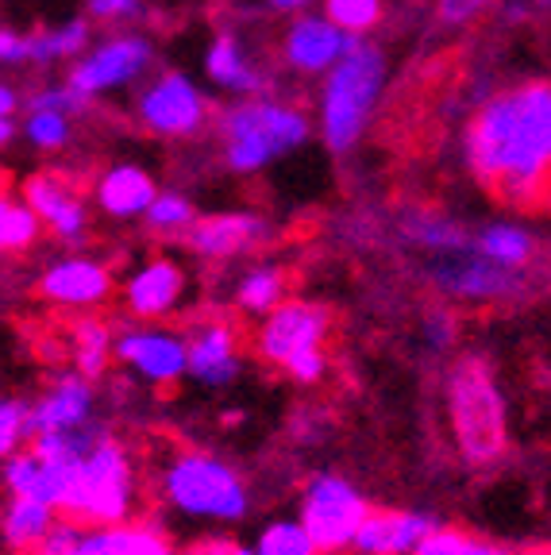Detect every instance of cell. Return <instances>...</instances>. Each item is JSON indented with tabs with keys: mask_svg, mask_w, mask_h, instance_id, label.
Masks as SVG:
<instances>
[{
	"mask_svg": "<svg viewBox=\"0 0 551 555\" xmlns=\"http://www.w3.org/2000/svg\"><path fill=\"white\" fill-rule=\"evenodd\" d=\"M463 158L483 185L509 205H536L551 193V81L490 93L474 108Z\"/></svg>",
	"mask_w": 551,
	"mask_h": 555,
	"instance_id": "6da1fadb",
	"label": "cell"
},
{
	"mask_svg": "<svg viewBox=\"0 0 551 555\" xmlns=\"http://www.w3.org/2000/svg\"><path fill=\"white\" fill-rule=\"evenodd\" d=\"M448 421L456 448L471 467H494L509 451V398L486 356H459L448 371Z\"/></svg>",
	"mask_w": 551,
	"mask_h": 555,
	"instance_id": "7a4b0ae2",
	"label": "cell"
},
{
	"mask_svg": "<svg viewBox=\"0 0 551 555\" xmlns=\"http://www.w3.org/2000/svg\"><path fill=\"white\" fill-rule=\"evenodd\" d=\"M386 78H389L386 54H382V47L367 43V39H359L324 74L317 124H320V135H324V147L332 155L355 151V143L362 139L367 124H371L374 108H379L382 93H386Z\"/></svg>",
	"mask_w": 551,
	"mask_h": 555,
	"instance_id": "3957f363",
	"label": "cell"
},
{
	"mask_svg": "<svg viewBox=\"0 0 551 555\" xmlns=\"http://www.w3.org/2000/svg\"><path fill=\"white\" fill-rule=\"evenodd\" d=\"M312 135L309 116L290 101L274 96H243L220 113V139H225V163L235 173H259L274 158L290 155Z\"/></svg>",
	"mask_w": 551,
	"mask_h": 555,
	"instance_id": "277c9868",
	"label": "cell"
},
{
	"mask_svg": "<svg viewBox=\"0 0 551 555\" xmlns=\"http://www.w3.org/2000/svg\"><path fill=\"white\" fill-rule=\"evenodd\" d=\"M131 502H136V467L120 440L104 433L93 448L86 451L66 482L62 509L78 525H120L128 520Z\"/></svg>",
	"mask_w": 551,
	"mask_h": 555,
	"instance_id": "5b68a950",
	"label": "cell"
},
{
	"mask_svg": "<svg viewBox=\"0 0 551 555\" xmlns=\"http://www.w3.org/2000/svg\"><path fill=\"white\" fill-rule=\"evenodd\" d=\"M163 498L185 517L197 520H243L251 498L247 482L228 460L213 451H181L163 467Z\"/></svg>",
	"mask_w": 551,
	"mask_h": 555,
	"instance_id": "8992f818",
	"label": "cell"
},
{
	"mask_svg": "<svg viewBox=\"0 0 551 555\" xmlns=\"http://www.w3.org/2000/svg\"><path fill=\"white\" fill-rule=\"evenodd\" d=\"M367 517H371V502L359 486L347 482L344 475H317L305 486L297 520L305 525L320 555H339L351 552Z\"/></svg>",
	"mask_w": 551,
	"mask_h": 555,
	"instance_id": "52a82bcc",
	"label": "cell"
},
{
	"mask_svg": "<svg viewBox=\"0 0 551 555\" xmlns=\"http://www.w3.org/2000/svg\"><path fill=\"white\" fill-rule=\"evenodd\" d=\"M428 282L448 297V301L463 305H509L525 294V270H509L501 262H490L474 247H459V251L432 255L424 267Z\"/></svg>",
	"mask_w": 551,
	"mask_h": 555,
	"instance_id": "ba28073f",
	"label": "cell"
},
{
	"mask_svg": "<svg viewBox=\"0 0 551 555\" xmlns=\"http://www.w3.org/2000/svg\"><path fill=\"white\" fill-rule=\"evenodd\" d=\"M139 120L166 139L197 135L208 120V101L190 74L166 69L139 93Z\"/></svg>",
	"mask_w": 551,
	"mask_h": 555,
	"instance_id": "9c48e42d",
	"label": "cell"
},
{
	"mask_svg": "<svg viewBox=\"0 0 551 555\" xmlns=\"http://www.w3.org/2000/svg\"><path fill=\"white\" fill-rule=\"evenodd\" d=\"M151 43H146L139 31H124L104 39V43L89 47L86 54L78 59V66L69 69V86L78 89L86 101L101 93H113V89H124L151 66Z\"/></svg>",
	"mask_w": 551,
	"mask_h": 555,
	"instance_id": "30bf717a",
	"label": "cell"
},
{
	"mask_svg": "<svg viewBox=\"0 0 551 555\" xmlns=\"http://www.w3.org/2000/svg\"><path fill=\"white\" fill-rule=\"evenodd\" d=\"M355 43H359V35L332 24L324 12H297L282 35V62L305 78L328 74Z\"/></svg>",
	"mask_w": 551,
	"mask_h": 555,
	"instance_id": "8fae6325",
	"label": "cell"
},
{
	"mask_svg": "<svg viewBox=\"0 0 551 555\" xmlns=\"http://www.w3.org/2000/svg\"><path fill=\"white\" fill-rule=\"evenodd\" d=\"M328 328H332V317H328L324 305L312 301H290L285 297L282 305L267 312V321L259 328V351L270 363H290L293 356L302 351H312L328 339Z\"/></svg>",
	"mask_w": 551,
	"mask_h": 555,
	"instance_id": "7c38bea8",
	"label": "cell"
},
{
	"mask_svg": "<svg viewBox=\"0 0 551 555\" xmlns=\"http://www.w3.org/2000/svg\"><path fill=\"white\" fill-rule=\"evenodd\" d=\"M116 359L139 374L151 386H166L178 382L181 374H190V347L185 336L166 328H128L116 336Z\"/></svg>",
	"mask_w": 551,
	"mask_h": 555,
	"instance_id": "4fadbf2b",
	"label": "cell"
},
{
	"mask_svg": "<svg viewBox=\"0 0 551 555\" xmlns=\"http://www.w3.org/2000/svg\"><path fill=\"white\" fill-rule=\"evenodd\" d=\"M185 247L201 259H235L270 240V220L259 212H213V217H197L185 228Z\"/></svg>",
	"mask_w": 551,
	"mask_h": 555,
	"instance_id": "5bb4252c",
	"label": "cell"
},
{
	"mask_svg": "<svg viewBox=\"0 0 551 555\" xmlns=\"http://www.w3.org/2000/svg\"><path fill=\"white\" fill-rule=\"evenodd\" d=\"M39 294L62 309H97L113 294V270L89 255H66L43 270Z\"/></svg>",
	"mask_w": 551,
	"mask_h": 555,
	"instance_id": "9a60e30c",
	"label": "cell"
},
{
	"mask_svg": "<svg viewBox=\"0 0 551 555\" xmlns=\"http://www.w3.org/2000/svg\"><path fill=\"white\" fill-rule=\"evenodd\" d=\"M439 529L432 513L417 509H371L355 537V555H417L421 544Z\"/></svg>",
	"mask_w": 551,
	"mask_h": 555,
	"instance_id": "2e32d148",
	"label": "cell"
},
{
	"mask_svg": "<svg viewBox=\"0 0 551 555\" xmlns=\"http://www.w3.org/2000/svg\"><path fill=\"white\" fill-rule=\"evenodd\" d=\"M24 201L35 208V217L43 220V228L51 235H59L62 243L78 247L89 232V208L78 193L69 190L66 178L59 173H31L24 182Z\"/></svg>",
	"mask_w": 551,
	"mask_h": 555,
	"instance_id": "e0dca14e",
	"label": "cell"
},
{
	"mask_svg": "<svg viewBox=\"0 0 551 555\" xmlns=\"http://www.w3.org/2000/svg\"><path fill=\"white\" fill-rule=\"evenodd\" d=\"M181 297H185V270L166 255L146 259L124 282V305L139 321H163L178 309Z\"/></svg>",
	"mask_w": 551,
	"mask_h": 555,
	"instance_id": "ac0fdd59",
	"label": "cell"
},
{
	"mask_svg": "<svg viewBox=\"0 0 551 555\" xmlns=\"http://www.w3.org/2000/svg\"><path fill=\"white\" fill-rule=\"evenodd\" d=\"M97 421V393L93 378L86 374H62L39 401H31V428L35 433H66Z\"/></svg>",
	"mask_w": 551,
	"mask_h": 555,
	"instance_id": "d6986e66",
	"label": "cell"
},
{
	"mask_svg": "<svg viewBox=\"0 0 551 555\" xmlns=\"http://www.w3.org/2000/svg\"><path fill=\"white\" fill-rule=\"evenodd\" d=\"M240 339L225 321H205L185 336L190 347V374L201 386H228L240 374Z\"/></svg>",
	"mask_w": 551,
	"mask_h": 555,
	"instance_id": "ffe728a7",
	"label": "cell"
},
{
	"mask_svg": "<svg viewBox=\"0 0 551 555\" xmlns=\"http://www.w3.org/2000/svg\"><path fill=\"white\" fill-rule=\"evenodd\" d=\"M158 197L155 178L136 163H116L93 182V201L104 217L113 220H143L151 201Z\"/></svg>",
	"mask_w": 551,
	"mask_h": 555,
	"instance_id": "44dd1931",
	"label": "cell"
},
{
	"mask_svg": "<svg viewBox=\"0 0 551 555\" xmlns=\"http://www.w3.org/2000/svg\"><path fill=\"white\" fill-rule=\"evenodd\" d=\"M74 470L62 467V463L47 460L43 451H16L4 460V486L12 490V498H35V502H47L54 509H62V498H66V482Z\"/></svg>",
	"mask_w": 551,
	"mask_h": 555,
	"instance_id": "7402d4cb",
	"label": "cell"
},
{
	"mask_svg": "<svg viewBox=\"0 0 551 555\" xmlns=\"http://www.w3.org/2000/svg\"><path fill=\"white\" fill-rule=\"evenodd\" d=\"M205 74H208V81H213L216 89H225V93H235V96L267 93V74L251 62V54L243 51L235 31H220L213 43H208Z\"/></svg>",
	"mask_w": 551,
	"mask_h": 555,
	"instance_id": "603a6c76",
	"label": "cell"
},
{
	"mask_svg": "<svg viewBox=\"0 0 551 555\" xmlns=\"http://www.w3.org/2000/svg\"><path fill=\"white\" fill-rule=\"evenodd\" d=\"M74 555H178V547L151 525H93L81 532Z\"/></svg>",
	"mask_w": 551,
	"mask_h": 555,
	"instance_id": "cb8c5ba5",
	"label": "cell"
},
{
	"mask_svg": "<svg viewBox=\"0 0 551 555\" xmlns=\"http://www.w3.org/2000/svg\"><path fill=\"white\" fill-rule=\"evenodd\" d=\"M471 247L478 255H486L490 262H501L509 270H528V262L536 259V240L528 228L521 224H483L478 232L471 235Z\"/></svg>",
	"mask_w": 551,
	"mask_h": 555,
	"instance_id": "d4e9b609",
	"label": "cell"
},
{
	"mask_svg": "<svg viewBox=\"0 0 551 555\" xmlns=\"http://www.w3.org/2000/svg\"><path fill=\"white\" fill-rule=\"evenodd\" d=\"M401 235L413 243L417 251L444 255L459 251V247H471V232H466L459 220L444 217V212H428V208H417L401 220Z\"/></svg>",
	"mask_w": 551,
	"mask_h": 555,
	"instance_id": "484cf974",
	"label": "cell"
},
{
	"mask_svg": "<svg viewBox=\"0 0 551 555\" xmlns=\"http://www.w3.org/2000/svg\"><path fill=\"white\" fill-rule=\"evenodd\" d=\"M54 513H59L54 505L35 502V498H12L9 509H4V520H0V537L16 552H27L51 532Z\"/></svg>",
	"mask_w": 551,
	"mask_h": 555,
	"instance_id": "4316f807",
	"label": "cell"
},
{
	"mask_svg": "<svg viewBox=\"0 0 551 555\" xmlns=\"http://www.w3.org/2000/svg\"><path fill=\"white\" fill-rule=\"evenodd\" d=\"M113 359H116V332L104 321H97V317L78 321V328H74V366H78V374L97 382L108 371Z\"/></svg>",
	"mask_w": 551,
	"mask_h": 555,
	"instance_id": "83f0119b",
	"label": "cell"
},
{
	"mask_svg": "<svg viewBox=\"0 0 551 555\" xmlns=\"http://www.w3.org/2000/svg\"><path fill=\"white\" fill-rule=\"evenodd\" d=\"M89 51V20H66L59 27L31 35V62L35 66H51V62L81 59Z\"/></svg>",
	"mask_w": 551,
	"mask_h": 555,
	"instance_id": "f1b7e54d",
	"label": "cell"
},
{
	"mask_svg": "<svg viewBox=\"0 0 551 555\" xmlns=\"http://www.w3.org/2000/svg\"><path fill=\"white\" fill-rule=\"evenodd\" d=\"M235 301L243 312L267 317L274 305L285 301V274L278 267H251L235 286Z\"/></svg>",
	"mask_w": 551,
	"mask_h": 555,
	"instance_id": "f546056e",
	"label": "cell"
},
{
	"mask_svg": "<svg viewBox=\"0 0 551 555\" xmlns=\"http://www.w3.org/2000/svg\"><path fill=\"white\" fill-rule=\"evenodd\" d=\"M39 232H43V220L35 217V208L27 201H12L9 193H0V255L31 247Z\"/></svg>",
	"mask_w": 551,
	"mask_h": 555,
	"instance_id": "4dcf8cb0",
	"label": "cell"
},
{
	"mask_svg": "<svg viewBox=\"0 0 551 555\" xmlns=\"http://www.w3.org/2000/svg\"><path fill=\"white\" fill-rule=\"evenodd\" d=\"M417 555H517V552H509L505 544H498V540H490V537H478V532H471V529L439 525V529L424 540Z\"/></svg>",
	"mask_w": 551,
	"mask_h": 555,
	"instance_id": "1f68e13d",
	"label": "cell"
},
{
	"mask_svg": "<svg viewBox=\"0 0 551 555\" xmlns=\"http://www.w3.org/2000/svg\"><path fill=\"white\" fill-rule=\"evenodd\" d=\"M143 220H146V228L158 235H185V228L197 220V212H193L190 197H181V193H174V190H158V197L151 201Z\"/></svg>",
	"mask_w": 551,
	"mask_h": 555,
	"instance_id": "d6a6232c",
	"label": "cell"
},
{
	"mask_svg": "<svg viewBox=\"0 0 551 555\" xmlns=\"http://www.w3.org/2000/svg\"><path fill=\"white\" fill-rule=\"evenodd\" d=\"M320 12H324L332 24H339L351 35H367L382 24V12H386V0H320Z\"/></svg>",
	"mask_w": 551,
	"mask_h": 555,
	"instance_id": "836d02e7",
	"label": "cell"
},
{
	"mask_svg": "<svg viewBox=\"0 0 551 555\" xmlns=\"http://www.w3.org/2000/svg\"><path fill=\"white\" fill-rule=\"evenodd\" d=\"M255 555H320L302 520H274L255 540Z\"/></svg>",
	"mask_w": 551,
	"mask_h": 555,
	"instance_id": "e575fe53",
	"label": "cell"
},
{
	"mask_svg": "<svg viewBox=\"0 0 551 555\" xmlns=\"http://www.w3.org/2000/svg\"><path fill=\"white\" fill-rule=\"evenodd\" d=\"M27 135V143H31L35 151H59L69 143V116L66 113H47V108H35V113H27L24 128H20Z\"/></svg>",
	"mask_w": 551,
	"mask_h": 555,
	"instance_id": "d590c367",
	"label": "cell"
},
{
	"mask_svg": "<svg viewBox=\"0 0 551 555\" xmlns=\"http://www.w3.org/2000/svg\"><path fill=\"white\" fill-rule=\"evenodd\" d=\"M35 436L31 428V405L16 398H0V460L16 455L20 443Z\"/></svg>",
	"mask_w": 551,
	"mask_h": 555,
	"instance_id": "8d00e7d4",
	"label": "cell"
},
{
	"mask_svg": "<svg viewBox=\"0 0 551 555\" xmlns=\"http://www.w3.org/2000/svg\"><path fill=\"white\" fill-rule=\"evenodd\" d=\"M86 96L78 93V89L69 86V81H62V86H43L35 89L31 96H27V113H35V108H47V113H66V116H78L81 108H86Z\"/></svg>",
	"mask_w": 551,
	"mask_h": 555,
	"instance_id": "74e56055",
	"label": "cell"
},
{
	"mask_svg": "<svg viewBox=\"0 0 551 555\" xmlns=\"http://www.w3.org/2000/svg\"><path fill=\"white\" fill-rule=\"evenodd\" d=\"M78 540H81V525L74 517H66V520H54L51 532H47V537L39 540L31 552L35 555H74Z\"/></svg>",
	"mask_w": 551,
	"mask_h": 555,
	"instance_id": "f35d334b",
	"label": "cell"
},
{
	"mask_svg": "<svg viewBox=\"0 0 551 555\" xmlns=\"http://www.w3.org/2000/svg\"><path fill=\"white\" fill-rule=\"evenodd\" d=\"M424 339H428L432 351H448V347L459 344V321L456 312L448 309H432L424 317Z\"/></svg>",
	"mask_w": 551,
	"mask_h": 555,
	"instance_id": "ab89813d",
	"label": "cell"
},
{
	"mask_svg": "<svg viewBox=\"0 0 551 555\" xmlns=\"http://www.w3.org/2000/svg\"><path fill=\"white\" fill-rule=\"evenodd\" d=\"M490 4L494 0H436V16H439V24L463 27V24H471V20L483 16Z\"/></svg>",
	"mask_w": 551,
	"mask_h": 555,
	"instance_id": "60d3db41",
	"label": "cell"
},
{
	"mask_svg": "<svg viewBox=\"0 0 551 555\" xmlns=\"http://www.w3.org/2000/svg\"><path fill=\"white\" fill-rule=\"evenodd\" d=\"M293 382H320L328 371V359H324V347H312V351H302V356H293L285 363Z\"/></svg>",
	"mask_w": 551,
	"mask_h": 555,
	"instance_id": "b9f144b4",
	"label": "cell"
},
{
	"mask_svg": "<svg viewBox=\"0 0 551 555\" xmlns=\"http://www.w3.org/2000/svg\"><path fill=\"white\" fill-rule=\"evenodd\" d=\"M31 62V35L0 27V66H24Z\"/></svg>",
	"mask_w": 551,
	"mask_h": 555,
	"instance_id": "7bdbcfd3",
	"label": "cell"
},
{
	"mask_svg": "<svg viewBox=\"0 0 551 555\" xmlns=\"http://www.w3.org/2000/svg\"><path fill=\"white\" fill-rule=\"evenodd\" d=\"M89 4V16L101 20V24H120V20L139 16L143 9V0H86Z\"/></svg>",
	"mask_w": 551,
	"mask_h": 555,
	"instance_id": "ee69618b",
	"label": "cell"
},
{
	"mask_svg": "<svg viewBox=\"0 0 551 555\" xmlns=\"http://www.w3.org/2000/svg\"><path fill=\"white\" fill-rule=\"evenodd\" d=\"M185 555H255V547L232 544V540H205V544H197Z\"/></svg>",
	"mask_w": 551,
	"mask_h": 555,
	"instance_id": "f6af8a7d",
	"label": "cell"
},
{
	"mask_svg": "<svg viewBox=\"0 0 551 555\" xmlns=\"http://www.w3.org/2000/svg\"><path fill=\"white\" fill-rule=\"evenodd\" d=\"M20 104H24V96H20L9 81H0V116H12V120H16Z\"/></svg>",
	"mask_w": 551,
	"mask_h": 555,
	"instance_id": "bcb514c9",
	"label": "cell"
},
{
	"mask_svg": "<svg viewBox=\"0 0 551 555\" xmlns=\"http://www.w3.org/2000/svg\"><path fill=\"white\" fill-rule=\"evenodd\" d=\"M312 4H320V0H267L270 12H290V16H297V12H309Z\"/></svg>",
	"mask_w": 551,
	"mask_h": 555,
	"instance_id": "7dc6e473",
	"label": "cell"
},
{
	"mask_svg": "<svg viewBox=\"0 0 551 555\" xmlns=\"http://www.w3.org/2000/svg\"><path fill=\"white\" fill-rule=\"evenodd\" d=\"M16 120H12V116H0V151H4V147H9V143H12V139H16Z\"/></svg>",
	"mask_w": 551,
	"mask_h": 555,
	"instance_id": "c3c4849f",
	"label": "cell"
},
{
	"mask_svg": "<svg viewBox=\"0 0 551 555\" xmlns=\"http://www.w3.org/2000/svg\"><path fill=\"white\" fill-rule=\"evenodd\" d=\"M517 555H551V544H536V547H525V552Z\"/></svg>",
	"mask_w": 551,
	"mask_h": 555,
	"instance_id": "681fc988",
	"label": "cell"
},
{
	"mask_svg": "<svg viewBox=\"0 0 551 555\" xmlns=\"http://www.w3.org/2000/svg\"><path fill=\"white\" fill-rule=\"evenodd\" d=\"M536 4H540V9H548V12H551V0H536Z\"/></svg>",
	"mask_w": 551,
	"mask_h": 555,
	"instance_id": "f907efd6",
	"label": "cell"
}]
</instances>
